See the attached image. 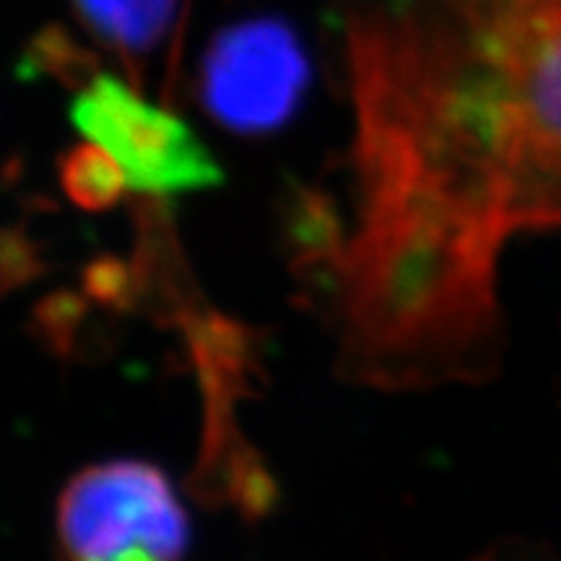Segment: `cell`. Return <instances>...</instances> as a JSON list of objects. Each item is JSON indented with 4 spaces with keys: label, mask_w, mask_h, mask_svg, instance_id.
<instances>
[{
    "label": "cell",
    "mask_w": 561,
    "mask_h": 561,
    "mask_svg": "<svg viewBox=\"0 0 561 561\" xmlns=\"http://www.w3.org/2000/svg\"><path fill=\"white\" fill-rule=\"evenodd\" d=\"M359 219H377V216H359ZM380 219H411V216H380ZM421 221H426V219H421ZM439 227H442V224H439ZM447 229V227H445ZM453 231V229H450ZM455 234H458V231H455ZM462 237V234H460ZM468 242H471V240H468ZM489 252V250H486Z\"/></svg>",
    "instance_id": "8"
},
{
    "label": "cell",
    "mask_w": 561,
    "mask_h": 561,
    "mask_svg": "<svg viewBox=\"0 0 561 561\" xmlns=\"http://www.w3.org/2000/svg\"><path fill=\"white\" fill-rule=\"evenodd\" d=\"M426 91L455 178L502 240L561 229V0H442Z\"/></svg>",
    "instance_id": "1"
},
{
    "label": "cell",
    "mask_w": 561,
    "mask_h": 561,
    "mask_svg": "<svg viewBox=\"0 0 561 561\" xmlns=\"http://www.w3.org/2000/svg\"><path fill=\"white\" fill-rule=\"evenodd\" d=\"M70 121L91 144L112 153L133 191L178 195L224 182L221 164L185 123L140 100L115 76L100 73L79 91Z\"/></svg>",
    "instance_id": "3"
},
{
    "label": "cell",
    "mask_w": 561,
    "mask_h": 561,
    "mask_svg": "<svg viewBox=\"0 0 561 561\" xmlns=\"http://www.w3.org/2000/svg\"><path fill=\"white\" fill-rule=\"evenodd\" d=\"M60 185L79 208L107 210L121 203L128 178L102 146L79 144L60 157Z\"/></svg>",
    "instance_id": "7"
},
{
    "label": "cell",
    "mask_w": 561,
    "mask_h": 561,
    "mask_svg": "<svg viewBox=\"0 0 561 561\" xmlns=\"http://www.w3.org/2000/svg\"><path fill=\"white\" fill-rule=\"evenodd\" d=\"M79 19L110 50L136 60L159 45L178 0H70Z\"/></svg>",
    "instance_id": "5"
},
{
    "label": "cell",
    "mask_w": 561,
    "mask_h": 561,
    "mask_svg": "<svg viewBox=\"0 0 561 561\" xmlns=\"http://www.w3.org/2000/svg\"><path fill=\"white\" fill-rule=\"evenodd\" d=\"M19 76L24 81L45 76V79L83 91L100 76V58L89 47H83L66 26L47 24L34 34L21 55Z\"/></svg>",
    "instance_id": "6"
},
{
    "label": "cell",
    "mask_w": 561,
    "mask_h": 561,
    "mask_svg": "<svg viewBox=\"0 0 561 561\" xmlns=\"http://www.w3.org/2000/svg\"><path fill=\"white\" fill-rule=\"evenodd\" d=\"M310 89V58L280 19H248L210 39L201 100L224 128L261 136L291 121Z\"/></svg>",
    "instance_id": "4"
},
{
    "label": "cell",
    "mask_w": 561,
    "mask_h": 561,
    "mask_svg": "<svg viewBox=\"0 0 561 561\" xmlns=\"http://www.w3.org/2000/svg\"><path fill=\"white\" fill-rule=\"evenodd\" d=\"M58 538L66 561H182L191 528L157 466L110 460L62 489Z\"/></svg>",
    "instance_id": "2"
}]
</instances>
